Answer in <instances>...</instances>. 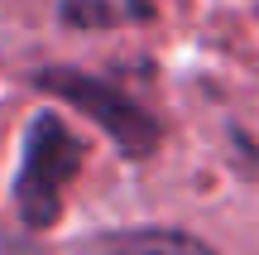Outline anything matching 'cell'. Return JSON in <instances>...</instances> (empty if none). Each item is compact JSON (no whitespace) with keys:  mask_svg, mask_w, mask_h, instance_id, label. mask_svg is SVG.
<instances>
[{"mask_svg":"<svg viewBox=\"0 0 259 255\" xmlns=\"http://www.w3.org/2000/svg\"><path fill=\"white\" fill-rule=\"evenodd\" d=\"M77 164H82V140L67 130L58 116H38L29 125V144H24V169H19L15 198L24 222L48 227L63 212V188L72 183Z\"/></svg>","mask_w":259,"mask_h":255,"instance_id":"cell-1","label":"cell"},{"mask_svg":"<svg viewBox=\"0 0 259 255\" xmlns=\"http://www.w3.org/2000/svg\"><path fill=\"white\" fill-rule=\"evenodd\" d=\"M38 82H44L48 92L67 96L72 106H82L92 121H101L130 154H149V150H154V140H158V135H154V121H149L130 96H120L115 87L92 82V77H82V72H44Z\"/></svg>","mask_w":259,"mask_h":255,"instance_id":"cell-2","label":"cell"},{"mask_svg":"<svg viewBox=\"0 0 259 255\" xmlns=\"http://www.w3.org/2000/svg\"><path fill=\"white\" fill-rule=\"evenodd\" d=\"M87 255H216V250L183 231H115V236H96Z\"/></svg>","mask_w":259,"mask_h":255,"instance_id":"cell-3","label":"cell"}]
</instances>
